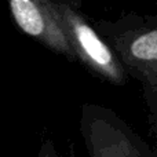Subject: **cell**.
Wrapping results in <instances>:
<instances>
[{"label": "cell", "mask_w": 157, "mask_h": 157, "mask_svg": "<svg viewBox=\"0 0 157 157\" xmlns=\"http://www.w3.org/2000/svg\"><path fill=\"white\" fill-rule=\"evenodd\" d=\"M95 32L114 52L128 76L141 81L152 114L157 113V22L136 14L123 15L116 22L99 21Z\"/></svg>", "instance_id": "cell-1"}, {"label": "cell", "mask_w": 157, "mask_h": 157, "mask_svg": "<svg viewBox=\"0 0 157 157\" xmlns=\"http://www.w3.org/2000/svg\"><path fill=\"white\" fill-rule=\"evenodd\" d=\"M80 134L90 157H157L125 120L105 106H81Z\"/></svg>", "instance_id": "cell-2"}, {"label": "cell", "mask_w": 157, "mask_h": 157, "mask_svg": "<svg viewBox=\"0 0 157 157\" xmlns=\"http://www.w3.org/2000/svg\"><path fill=\"white\" fill-rule=\"evenodd\" d=\"M75 59L114 86H124L128 75L114 52L80 11L78 2H52Z\"/></svg>", "instance_id": "cell-3"}, {"label": "cell", "mask_w": 157, "mask_h": 157, "mask_svg": "<svg viewBox=\"0 0 157 157\" xmlns=\"http://www.w3.org/2000/svg\"><path fill=\"white\" fill-rule=\"evenodd\" d=\"M8 7L14 22L25 35L68 61H76L51 0H11Z\"/></svg>", "instance_id": "cell-4"}, {"label": "cell", "mask_w": 157, "mask_h": 157, "mask_svg": "<svg viewBox=\"0 0 157 157\" xmlns=\"http://www.w3.org/2000/svg\"><path fill=\"white\" fill-rule=\"evenodd\" d=\"M37 157H75V149L71 145L68 152L63 153L58 149V146L51 139H47V141H44L43 145H41Z\"/></svg>", "instance_id": "cell-5"}]
</instances>
